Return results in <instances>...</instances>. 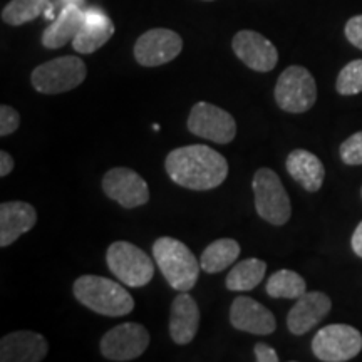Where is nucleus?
I'll return each instance as SVG.
<instances>
[{"label":"nucleus","mask_w":362,"mask_h":362,"mask_svg":"<svg viewBox=\"0 0 362 362\" xmlns=\"http://www.w3.org/2000/svg\"><path fill=\"white\" fill-rule=\"evenodd\" d=\"M166 173L180 187L208 192L218 188L228 176V161L206 144H189L168 153Z\"/></svg>","instance_id":"obj_1"},{"label":"nucleus","mask_w":362,"mask_h":362,"mask_svg":"<svg viewBox=\"0 0 362 362\" xmlns=\"http://www.w3.org/2000/svg\"><path fill=\"white\" fill-rule=\"evenodd\" d=\"M72 293L84 307L99 315L123 317L134 309V298L121 284L99 275H83L72 285Z\"/></svg>","instance_id":"obj_2"},{"label":"nucleus","mask_w":362,"mask_h":362,"mask_svg":"<svg viewBox=\"0 0 362 362\" xmlns=\"http://www.w3.org/2000/svg\"><path fill=\"white\" fill-rule=\"evenodd\" d=\"M153 257L163 277L171 288L188 292L200 277V262L183 242L173 237H161L153 243Z\"/></svg>","instance_id":"obj_3"},{"label":"nucleus","mask_w":362,"mask_h":362,"mask_svg":"<svg viewBox=\"0 0 362 362\" xmlns=\"http://www.w3.org/2000/svg\"><path fill=\"white\" fill-rule=\"evenodd\" d=\"M255 210L267 223L282 226L291 220L292 205L280 176L270 168H259L252 180Z\"/></svg>","instance_id":"obj_4"},{"label":"nucleus","mask_w":362,"mask_h":362,"mask_svg":"<svg viewBox=\"0 0 362 362\" xmlns=\"http://www.w3.org/2000/svg\"><path fill=\"white\" fill-rule=\"evenodd\" d=\"M106 264L111 274L128 287L139 288L151 282L155 265L148 253L129 242L111 243L106 252Z\"/></svg>","instance_id":"obj_5"},{"label":"nucleus","mask_w":362,"mask_h":362,"mask_svg":"<svg viewBox=\"0 0 362 362\" xmlns=\"http://www.w3.org/2000/svg\"><path fill=\"white\" fill-rule=\"evenodd\" d=\"M86 76L88 67L83 59L62 56L35 67L30 74V83L37 93L61 94L83 84Z\"/></svg>","instance_id":"obj_6"},{"label":"nucleus","mask_w":362,"mask_h":362,"mask_svg":"<svg viewBox=\"0 0 362 362\" xmlns=\"http://www.w3.org/2000/svg\"><path fill=\"white\" fill-rule=\"evenodd\" d=\"M275 103L280 110L291 115L309 111L317 101L314 76L304 66H291L279 76L275 84Z\"/></svg>","instance_id":"obj_7"},{"label":"nucleus","mask_w":362,"mask_h":362,"mask_svg":"<svg viewBox=\"0 0 362 362\" xmlns=\"http://www.w3.org/2000/svg\"><path fill=\"white\" fill-rule=\"evenodd\" d=\"M362 351V334L347 324H330L317 330L312 352L322 362H346Z\"/></svg>","instance_id":"obj_8"},{"label":"nucleus","mask_w":362,"mask_h":362,"mask_svg":"<svg viewBox=\"0 0 362 362\" xmlns=\"http://www.w3.org/2000/svg\"><path fill=\"white\" fill-rule=\"evenodd\" d=\"M187 126L189 133L216 144H228L237 136L235 117L228 111L206 101L194 104L189 111Z\"/></svg>","instance_id":"obj_9"},{"label":"nucleus","mask_w":362,"mask_h":362,"mask_svg":"<svg viewBox=\"0 0 362 362\" xmlns=\"http://www.w3.org/2000/svg\"><path fill=\"white\" fill-rule=\"evenodd\" d=\"M149 341L151 337L144 325L126 322L107 330L101 339L99 349L107 361L126 362L138 359L148 349Z\"/></svg>","instance_id":"obj_10"},{"label":"nucleus","mask_w":362,"mask_h":362,"mask_svg":"<svg viewBox=\"0 0 362 362\" xmlns=\"http://www.w3.org/2000/svg\"><path fill=\"white\" fill-rule=\"evenodd\" d=\"M103 192L107 198L119 203L123 208L143 206L149 202V187L134 170L117 166L103 176Z\"/></svg>","instance_id":"obj_11"},{"label":"nucleus","mask_w":362,"mask_h":362,"mask_svg":"<svg viewBox=\"0 0 362 362\" xmlns=\"http://www.w3.org/2000/svg\"><path fill=\"white\" fill-rule=\"evenodd\" d=\"M183 51V39L170 29H151L134 44V59L144 67L168 64Z\"/></svg>","instance_id":"obj_12"},{"label":"nucleus","mask_w":362,"mask_h":362,"mask_svg":"<svg viewBox=\"0 0 362 362\" xmlns=\"http://www.w3.org/2000/svg\"><path fill=\"white\" fill-rule=\"evenodd\" d=\"M232 49L235 56L252 71L270 72L279 62L277 47L255 30H240L235 34Z\"/></svg>","instance_id":"obj_13"},{"label":"nucleus","mask_w":362,"mask_h":362,"mask_svg":"<svg viewBox=\"0 0 362 362\" xmlns=\"http://www.w3.org/2000/svg\"><path fill=\"white\" fill-rule=\"evenodd\" d=\"M230 324L237 330L255 336H270L277 329L275 315L255 298L245 296L235 298L230 307Z\"/></svg>","instance_id":"obj_14"},{"label":"nucleus","mask_w":362,"mask_h":362,"mask_svg":"<svg viewBox=\"0 0 362 362\" xmlns=\"http://www.w3.org/2000/svg\"><path fill=\"white\" fill-rule=\"evenodd\" d=\"M332 310V300L324 292H305L288 310L287 327L293 336H304L322 322Z\"/></svg>","instance_id":"obj_15"},{"label":"nucleus","mask_w":362,"mask_h":362,"mask_svg":"<svg viewBox=\"0 0 362 362\" xmlns=\"http://www.w3.org/2000/svg\"><path fill=\"white\" fill-rule=\"evenodd\" d=\"M49 344L44 336L33 330H17L0 341L2 362H39L47 356Z\"/></svg>","instance_id":"obj_16"},{"label":"nucleus","mask_w":362,"mask_h":362,"mask_svg":"<svg viewBox=\"0 0 362 362\" xmlns=\"http://www.w3.org/2000/svg\"><path fill=\"white\" fill-rule=\"evenodd\" d=\"M37 223V211L30 203L6 202L0 205V247L12 245Z\"/></svg>","instance_id":"obj_17"},{"label":"nucleus","mask_w":362,"mask_h":362,"mask_svg":"<svg viewBox=\"0 0 362 362\" xmlns=\"http://www.w3.org/2000/svg\"><path fill=\"white\" fill-rule=\"evenodd\" d=\"M200 325V309L188 292H180L171 302L170 336L178 346H187L194 339Z\"/></svg>","instance_id":"obj_18"},{"label":"nucleus","mask_w":362,"mask_h":362,"mask_svg":"<svg viewBox=\"0 0 362 362\" xmlns=\"http://www.w3.org/2000/svg\"><path fill=\"white\" fill-rule=\"evenodd\" d=\"M115 34V24L99 8L86 11L84 24L72 40V47L79 54H93L101 49Z\"/></svg>","instance_id":"obj_19"},{"label":"nucleus","mask_w":362,"mask_h":362,"mask_svg":"<svg viewBox=\"0 0 362 362\" xmlns=\"http://www.w3.org/2000/svg\"><path fill=\"white\" fill-rule=\"evenodd\" d=\"M287 173L300 185L305 192L315 193L322 188L325 180L324 163L307 149H293L285 161Z\"/></svg>","instance_id":"obj_20"},{"label":"nucleus","mask_w":362,"mask_h":362,"mask_svg":"<svg viewBox=\"0 0 362 362\" xmlns=\"http://www.w3.org/2000/svg\"><path fill=\"white\" fill-rule=\"evenodd\" d=\"M86 11L79 6H64L52 24L42 34V45L47 49H61L72 42L84 24Z\"/></svg>","instance_id":"obj_21"},{"label":"nucleus","mask_w":362,"mask_h":362,"mask_svg":"<svg viewBox=\"0 0 362 362\" xmlns=\"http://www.w3.org/2000/svg\"><path fill=\"white\" fill-rule=\"evenodd\" d=\"M240 255V243L233 238H218L202 253L200 265L206 274H218L233 265Z\"/></svg>","instance_id":"obj_22"},{"label":"nucleus","mask_w":362,"mask_h":362,"mask_svg":"<svg viewBox=\"0 0 362 362\" xmlns=\"http://www.w3.org/2000/svg\"><path fill=\"white\" fill-rule=\"evenodd\" d=\"M267 264L260 259H245L238 262L237 265L226 275L225 285L232 292H248L253 291L257 285L262 284L265 277Z\"/></svg>","instance_id":"obj_23"},{"label":"nucleus","mask_w":362,"mask_h":362,"mask_svg":"<svg viewBox=\"0 0 362 362\" xmlns=\"http://www.w3.org/2000/svg\"><path fill=\"white\" fill-rule=\"evenodd\" d=\"M265 292L272 298H298L307 292V284L297 272L284 269L277 270L267 280Z\"/></svg>","instance_id":"obj_24"},{"label":"nucleus","mask_w":362,"mask_h":362,"mask_svg":"<svg viewBox=\"0 0 362 362\" xmlns=\"http://www.w3.org/2000/svg\"><path fill=\"white\" fill-rule=\"evenodd\" d=\"M51 0H11L2 11V21L8 25H22L37 19L47 11Z\"/></svg>","instance_id":"obj_25"},{"label":"nucleus","mask_w":362,"mask_h":362,"mask_svg":"<svg viewBox=\"0 0 362 362\" xmlns=\"http://www.w3.org/2000/svg\"><path fill=\"white\" fill-rule=\"evenodd\" d=\"M336 89L341 96H356L362 93V59H356L342 67L337 76Z\"/></svg>","instance_id":"obj_26"},{"label":"nucleus","mask_w":362,"mask_h":362,"mask_svg":"<svg viewBox=\"0 0 362 362\" xmlns=\"http://www.w3.org/2000/svg\"><path fill=\"white\" fill-rule=\"evenodd\" d=\"M339 155L344 165L347 166H361L362 165V131H357L346 141H342L339 148Z\"/></svg>","instance_id":"obj_27"},{"label":"nucleus","mask_w":362,"mask_h":362,"mask_svg":"<svg viewBox=\"0 0 362 362\" xmlns=\"http://www.w3.org/2000/svg\"><path fill=\"white\" fill-rule=\"evenodd\" d=\"M21 126V115L13 110L8 104H2L0 106V136H6L16 133L17 128Z\"/></svg>","instance_id":"obj_28"},{"label":"nucleus","mask_w":362,"mask_h":362,"mask_svg":"<svg viewBox=\"0 0 362 362\" xmlns=\"http://www.w3.org/2000/svg\"><path fill=\"white\" fill-rule=\"evenodd\" d=\"M344 33H346L347 40H349L354 47L362 51V16L351 17V19L347 21Z\"/></svg>","instance_id":"obj_29"},{"label":"nucleus","mask_w":362,"mask_h":362,"mask_svg":"<svg viewBox=\"0 0 362 362\" xmlns=\"http://www.w3.org/2000/svg\"><path fill=\"white\" fill-rule=\"evenodd\" d=\"M253 354H255V359L259 362H279L277 351L265 342L255 344V347H253Z\"/></svg>","instance_id":"obj_30"},{"label":"nucleus","mask_w":362,"mask_h":362,"mask_svg":"<svg viewBox=\"0 0 362 362\" xmlns=\"http://www.w3.org/2000/svg\"><path fill=\"white\" fill-rule=\"evenodd\" d=\"M13 166H16L13 158L8 155L7 151H0V176H2V178H6L7 175H11Z\"/></svg>","instance_id":"obj_31"},{"label":"nucleus","mask_w":362,"mask_h":362,"mask_svg":"<svg viewBox=\"0 0 362 362\" xmlns=\"http://www.w3.org/2000/svg\"><path fill=\"white\" fill-rule=\"evenodd\" d=\"M351 245H352V250H354L356 255L361 257V259H362V221L356 226L354 233H352Z\"/></svg>","instance_id":"obj_32"},{"label":"nucleus","mask_w":362,"mask_h":362,"mask_svg":"<svg viewBox=\"0 0 362 362\" xmlns=\"http://www.w3.org/2000/svg\"><path fill=\"white\" fill-rule=\"evenodd\" d=\"M61 4H64V6H79V7H83L84 0H61Z\"/></svg>","instance_id":"obj_33"},{"label":"nucleus","mask_w":362,"mask_h":362,"mask_svg":"<svg viewBox=\"0 0 362 362\" xmlns=\"http://www.w3.org/2000/svg\"><path fill=\"white\" fill-rule=\"evenodd\" d=\"M205 2H214V0H205Z\"/></svg>","instance_id":"obj_34"},{"label":"nucleus","mask_w":362,"mask_h":362,"mask_svg":"<svg viewBox=\"0 0 362 362\" xmlns=\"http://www.w3.org/2000/svg\"><path fill=\"white\" fill-rule=\"evenodd\" d=\"M361 194H362V189H361Z\"/></svg>","instance_id":"obj_35"}]
</instances>
